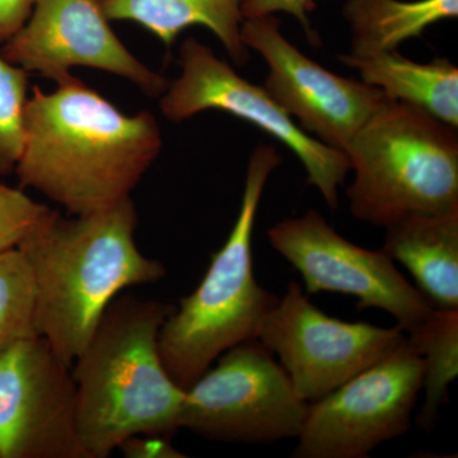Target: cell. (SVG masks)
Segmentation results:
<instances>
[{"instance_id":"6da1fadb","label":"cell","mask_w":458,"mask_h":458,"mask_svg":"<svg viewBox=\"0 0 458 458\" xmlns=\"http://www.w3.org/2000/svg\"><path fill=\"white\" fill-rule=\"evenodd\" d=\"M27 98L18 180L72 216L131 198L161 152L152 114H123L73 75Z\"/></svg>"},{"instance_id":"7a4b0ae2","label":"cell","mask_w":458,"mask_h":458,"mask_svg":"<svg viewBox=\"0 0 458 458\" xmlns=\"http://www.w3.org/2000/svg\"><path fill=\"white\" fill-rule=\"evenodd\" d=\"M137 225L131 198L73 218L53 209L18 246L35 282L38 335L68 366L120 292L165 276L162 262L138 249Z\"/></svg>"},{"instance_id":"3957f363","label":"cell","mask_w":458,"mask_h":458,"mask_svg":"<svg viewBox=\"0 0 458 458\" xmlns=\"http://www.w3.org/2000/svg\"><path fill=\"white\" fill-rule=\"evenodd\" d=\"M171 304L114 298L72 364L78 436L87 458H106L134 436L170 438L185 390L165 370L158 336Z\"/></svg>"},{"instance_id":"277c9868","label":"cell","mask_w":458,"mask_h":458,"mask_svg":"<svg viewBox=\"0 0 458 458\" xmlns=\"http://www.w3.org/2000/svg\"><path fill=\"white\" fill-rule=\"evenodd\" d=\"M282 164L276 147L260 144L250 156L242 201L233 228L198 288L180 301L159 330V354L182 390L223 352L256 339L264 316L278 297L255 278L252 234L262 192Z\"/></svg>"},{"instance_id":"5b68a950","label":"cell","mask_w":458,"mask_h":458,"mask_svg":"<svg viewBox=\"0 0 458 458\" xmlns=\"http://www.w3.org/2000/svg\"><path fill=\"white\" fill-rule=\"evenodd\" d=\"M354 180L346 189L358 221L387 227L410 216L458 210V132L387 98L345 149Z\"/></svg>"},{"instance_id":"8992f818","label":"cell","mask_w":458,"mask_h":458,"mask_svg":"<svg viewBox=\"0 0 458 458\" xmlns=\"http://www.w3.org/2000/svg\"><path fill=\"white\" fill-rule=\"evenodd\" d=\"M307 408L276 355L252 339L223 352L185 390L179 424L210 441L269 445L297 438Z\"/></svg>"},{"instance_id":"52a82bcc","label":"cell","mask_w":458,"mask_h":458,"mask_svg":"<svg viewBox=\"0 0 458 458\" xmlns=\"http://www.w3.org/2000/svg\"><path fill=\"white\" fill-rule=\"evenodd\" d=\"M424 363L408 342L313 401L292 456L366 458L403 436L423 388Z\"/></svg>"},{"instance_id":"ba28073f","label":"cell","mask_w":458,"mask_h":458,"mask_svg":"<svg viewBox=\"0 0 458 458\" xmlns=\"http://www.w3.org/2000/svg\"><path fill=\"white\" fill-rule=\"evenodd\" d=\"M181 73L161 96L162 114L182 123L207 110L225 111L267 132L300 159L307 183L318 190L328 208L339 207V188L349 172L348 157L300 128L264 87L237 74L225 60L195 38L180 47Z\"/></svg>"},{"instance_id":"9c48e42d","label":"cell","mask_w":458,"mask_h":458,"mask_svg":"<svg viewBox=\"0 0 458 458\" xmlns=\"http://www.w3.org/2000/svg\"><path fill=\"white\" fill-rule=\"evenodd\" d=\"M256 340L278 355L295 393L310 403L390 354L406 333L399 325L378 327L330 318L292 280L262 318Z\"/></svg>"},{"instance_id":"30bf717a","label":"cell","mask_w":458,"mask_h":458,"mask_svg":"<svg viewBox=\"0 0 458 458\" xmlns=\"http://www.w3.org/2000/svg\"><path fill=\"white\" fill-rule=\"evenodd\" d=\"M267 240L301 274L307 295L319 292L352 295L358 310L390 313L405 333L414 330L434 310L384 250L354 245L316 210L276 223L267 229Z\"/></svg>"},{"instance_id":"8fae6325","label":"cell","mask_w":458,"mask_h":458,"mask_svg":"<svg viewBox=\"0 0 458 458\" xmlns=\"http://www.w3.org/2000/svg\"><path fill=\"white\" fill-rule=\"evenodd\" d=\"M241 40L267 63L262 87L274 101L311 137L344 153L388 98L381 89L340 77L304 55L285 38L276 14L245 18Z\"/></svg>"},{"instance_id":"7c38bea8","label":"cell","mask_w":458,"mask_h":458,"mask_svg":"<svg viewBox=\"0 0 458 458\" xmlns=\"http://www.w3.org/2000/svg\"><path fill=\"white\" fill-rule=\"evenodd\" d=\"M0 458H87L72 367L42 336L0 352Z\"/></svg>"},{"instance_id":"4fadbf2b","label":"cell","mask_w":458,"mask_h":458,"mask_svg":"<svg viewBox=\"0 0 458 458\" xmlns=\"http://www.w3.org/2000/svg\"><path fill=\"white\" fill-rule=\"evenodd\" d=\"M108 22L99 0H38L0 54L27 73L56 83L82 66L119 75L150 98L164 95L170 82L132 55Z\"/></svg>"},{"instance_id":"5bb4252c","label":"cell","mask_w":458,"mask_h":458,"mask_svg":"<svg viewBox=\"0 0 458 458\" xmlns=\"http://www.w3.org/2000/svg\"><path fill=\"white\" fill-rule=\"evenodd\" d=\"M385 228L382 250L410 271L428 302L458 309V210L410 216Z\"/></svg>"},{"instance_id":"9a60e30c","label":"cell","mask_w":458,"mask_h":458,"mask_svg":"<svg viewBox=\"0 0 458 458\" xmlns=\"http://www.w3.org/2000/svg\"><path fill=\"white\" fill-rule=\"evenodd\" d=\"M337 59L360 75L361 82L388 98L420 108L458 128V68L448 59L417 63L397 50L369 56L340 54Z\"/></svg>"},{"instance_id":"2e32d148","label":"cell","mask_w":458,"mask_h":458,"mask_svg":"<svg viewBox=\"0 0 458 458\" xmlns=\"http://www.w3.org/2000/svg\"><path fill=\"white\" fill-rule=\"evenodd\" d=\"M110 21H131L171 47L183 30L203 26L221 41L236 65L250 62L241 40L243 0H99Z\"/></svg>"},{"instance_id":"e0dca14e","label":"cell","mask_w":458,"mask_h":458,"mask_svg":"<svg viewBox=\"0 0 458 458\" xmlns=\"http://www.w3.org/2000/svg\"><path fill=\"white\" fill-rule=\"evenodd\" d=\"M343 17L351 32L349 55H376L457 18L458 0H345Z\"/></svg>"},{"instance_id":"ac0fdd59","label":"cell","mask_w":458,"mask_h":458,"mask_svg":"<svg viewBox=\"0 0 458 458\" xmlns=\"http://www.w3.org/2000/svg\"><path fill=\"white\" fill-rule=\"evenodd\" d=\"M406 337L424 363L421 390L426 396L417 424L432 430L439 410L447 403L448 387L458 376V309H434Z\"/></svg>"},{"instance_id":"d6986e66","label":"cell","mask_w":458,"mask_h":458,"mask_svg":"<svg viewBox=\"0 0 458 458\" xmlns=\"http://www.w3.org/2000/svg\"><path fill=\"white\" fill-rule=\"evenodd\" d=\"M38 335L31 269L18 249L0 254V352Z\"/></svg>"},{"instance_id":"ffe728a7","label":"cell","mask_w":458,"mask_h":458,"mask_svg":"<svg viewBox=\"0 0 458 458\" xmlns=\"http://www.w3.org/2000/svg\"><path fill=\"white\" fill-rule=\"evenodd\" d=\"M29 73L0 54V174L16 170L23 143Z\"/></svg>"},{"instance_id":"44dd1931","label":"cell","mask_w":458,"mask_h":458,"mask_svg":"<svg viewBox=\"0 0 458 458\" xmlns=\"http://www.w3.org/2000/svg\"><path fill=\"white\" fill-rule=\"evenodd\" d=\"M51 212V208L33 200L22 190L0 183V254L18 249Z\"/></svg>"},{"instance_id":"7402d4cb","label":"cell","mask_w":458,"mask_h":458,"mask_svg":"<svg viewBox=\"0 0 458 458\" xmlns=\"http://www.w3.org/2000/svg\"><path fill=\"white\" fill-rule=\"evenodd\" d=\"M315 5V0H243V18L267 16V14L285 13L294 17L302 26L307 38L312 45L318 44V32L312 29L309 13Z\"/></svg>"},{"instance_id":"603a6c76","label":"cell","mask_w":458,"mask_h":458,"mask_svg":"<svg viewBox=\"0 0 458 458\" xmlns=\"http://www.w3.org/2000/svg\"><path fill=\"white\" fill-rule=\"evenodd\" d=\"M119 450H122L126 457L132 458L183 457V454H180V452L172 447L168 438L159 436L131 437L120 445Z\"/></svg>"},{"instance_id":"cb8c5ba5","label":"cell","mask_w":458,"mask_h":458,"mask_svg":"<svg viewBox=\"0 0 458 458\" xmlns=\"http://www.w3.org/2000/svg\"><path fill=\"white\" fill-rule=\"evenodd\" d=\"M38 0H0V47L31 16Z\"/></svg>"}]
</instances>
